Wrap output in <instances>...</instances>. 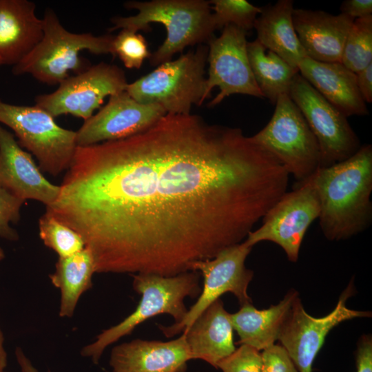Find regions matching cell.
<instances>
[{"mask_svg": "<svg viewBox=\"0 0 372 372\" xmlns=\"http://www.w3.org/2000/svg\"><path fill=\"white\" fill-rule=\"evenodd\" d=\"M357 86L365 103L372 102V63L355 74Z\"/></svg>", "mask_w": 372, "mask_h": 372, "instance_id": "e575fe53", "label": "cell"}, {"mask_svg": "<svg viewBox=\"0 0 372 372\" xmlns=\"http://www.w3.org/2000/svg\"><path fill=\"white\" fill-rule=\"evenodd\" d=\"M14 354L21 372H39L21 347L15 349Z\"/></svg>", "mask_w": 372, "mask_h": 372, "instance_id": "d590c367", "label": "cell"}, {"mask_svg": "<svg viewBox=\"0 0 372 372\" xmlns=\"http://www.w3.org/2000/svg\"><path fill=\"white\" fill-rule=\"evenodd\" d=\"M0 123L14 131L18 143L37 158L40 169L56 176L68 169L77 147L76 132L59 126L48 112L0 101Z\"/></svg>", "mask_w": 372, "mask_h": 372, "instance_id": "ba28073f", "label": "cell"}, {"mask_svg": "<svg viewBox=\"0 0 372 372\" xmlns=\"http://www.w3.org/2000/svg\"><path fill=\"white\" fill-rule=\"evenodd\" d=\"M251 249L243 241L223 249L213 258L193 265L192 271H200L203 277V289L196 302L188 309L183 320L170 326H158L167 338L183 332L204 310L225 293H233L240 305L251 303L247 289L254 277V271L245 265Z\"/></svg>", "mask_w": 372, "mask_h": 372, "instance_id": "7c38bea8", "label": "cell"}, {"mask_svg": "<svg viewBox=\"0 0 372 372\" xmlns=\"http://www.w3.org/2000/svg\"><path fill=\"white\" fill-rule=\"evenodd\" d=\"M167 114L156 104L135 101L126 91L112 95L98 113L76 132L77 146L127 138L140 133Z\"/></svg>", "mask_w": 372, "mask_h": 372, "instance_id": "9a60e30c", "label": "cell"}, {"mask_svg": "<svg viewBox=\"0 0 372 372\" xmlns=\"http://www.w3.org/2000/svg\"><path fill=\"white\" fill-rule=\"evenodd\" d=\"M199 280L197 271L170 277L134 274L133 288L141 295L136 309L118 324L97 335L93 342L81 349V355L98 364L107 347L130 335L138 324L155 316L168 314L174 318L175 323L180 322L188 311L185 298H194L201 293Z\"/></svg>", "mask_w": 372, "mask_h": 372, "instance_id": "277c9868", "label": "cell"}, {"mask_svg": "<svg viewBox=\"0 0 372 372\" xmlns=\"http://www.w3.org/2000/svg\"><path fill=\"white\" fill-rule=\"evenodd\" d=\"M293 10L292 0H279L273 5L262 8L254 28L256 39L265 48L298 68L299 63L307 56L294 28Z\"/></svg>", "mask_w": 372, "mask_h": 372, "instance_id": "7402d4cb", "label": "cell"}, {"mask_svg": "<svg viewBox=\"0 0 372 372\" xmlns=\"http://www.w3.org/2000/svg\"><path fill=\"white\" fill-rule=\"evenodd\" d=\"M320 203L321 230L329 240L349 239L372 221V146L361 145L351 157L311 176Z\"/></svg>", "mask_w": 372, "mask_h": 372, "instance_id": "7a4b0ae2", "label": "cell"}, {"mask_svg": "<svg viewBox=\"0 0 372 372\" xmlns=\"http://www.w3.org/2000/svg\"><path fill=\"white\" fill-rule=\"evenodd\" d=\"M293 22L307 56L322 62H340L344 45L354 19L322 10H293Z\"/></svg>", "mask_w": 372, "mask_h": 372, "instance_id": "ac0fdd59", "label": "cell"}, {"mask_svg": "<svg viewBox=\"0 0 372 372\" xmlns=\"http://www.w3.org/2000/svg\"><path fill=\"white\" fill-rule=\"evenodd\" d=\"M262 372H299L284 348L273 344L261 353Z\"/></svg>", "mask_w": 372, "mask_h": 372, "instance_id": "1f68e13d", "label": "cell"}, {"mask_svg": "<svg viewBox=\"0 0 372 372\" xmlns=\"http://www.w3.org/2000/svg\"><path fill=\"white\" fill-rule=\"evenodd\" d=\"M247 55L256 83L263 96L275 105L280 96L289 94L295 75L299 72L276 53L266 52L256 39L247 42Z\"/></svg>", "mask_w": 372, "mask_h": 372, "instance_id": "d4e9b609", "label": "cell"}, {"mask_svg": "<svg viewBox=\"0 0 372 372\" xmlns=\"http://www.w3.org/2000/svg\"><path fill=\"white\" fill-rule=\"evenodd\" d=\"M25 200L0 185V237L10 241L19 240V234L10 226L20 220V210Z\"/></svg>", "mask_w": 372, "mask_h": 372, "instance_id": "4dcf8cb0", "label": "cell"}, {"mask_svg": "<svg viewBox=\"0 0 372 372\" xmlns=\"http://www.w3.org/2000/svg\"><path fill=\"white\" fill-rule=\"evenodd\" d=\"M5 258V253H4V251L3 249L0 247V262L3 260Z\"/></svg>", "mask_w": 372, "mask_h": 372, "instance_id": "74e56055", "label": "cell"}, {"mask_svg": "<svg viewBox=\"0 0 372 372\" xmlns=\"http://www.w3.org/2000/svg\"><path fill=\"white\" fill-rule=\"evenodd\" d=\"M298 295L297 291L291 289L277 304L265 309H258L252 303L241 305L237 312L231 313L234 330L240 338L237 344L258 351L275 344L291 305Z\"/></svg>", "mask_w": 372, "mask_h": 372, "instance_id": "603a6c76", "label": "cell"}, {"mask_svg": "<svg viewBox=\"0 0 372 372\" xmlns=\"http://www.w3.org/2000/svg\"><path fill=\"white\" fill-rule=\"evenodd\" d=\"M28 0H0V65L19 63L43 37V20Z\"/></svg>", "mask_w": 372, "mask_h": 372, "instance_id": "ffe728a7", "label": "cell"}, {"mask_svg": "<svg viewBox=\"0 0 372 372\" xmlns=\"http://www.w3.org/2000/svg\"><path fill=\"white\" fill-rule=\"evenodd\" d=\"M207 54L208 47L199 45L128 83L125 91L135 101L158 105L167 113L189 114L193 105H200L205 100Z\"/></svg>", "mask_w": 372, "mask_h": 372, "instance_id": "8992f818", "label": "cell"}, {"mask_svg": "<svg viewBox=\"0 0 372 372\" xmlns=\"http://www.w3.org/2000/svg\"><path fill=\"white\" fill-rule=\"evenodd\" d=\"M96 273L92 254L87 248L65 258H59L55 270L49 275L51 283L60 290L59 316L72 318L82 295L93 286Z\"/></svg>", "mask_w": 372, "mask_h": 372, "instance_id": "cb8c5ba5", "label": "cell"}, {"mask_svg": "<svg viewBox=\"0 0 372 372\" xmlns=\"http://www.w3.org/2000/svg\"><path fill=\"white\" fill-rule=\"evenodd\" d=\"M190 360L183 333L167 342L135 339L118 344L111 351L109 364L112 372H181Z\"/></svg>", "mask_w": 372, "mask_h": 372, "instance_id": "e0dca14e", "label": "cell"}, {"mask_svg": "<svg viewBox=\"0 0 372 372\" xmlns=\"http://www.w3.org/2000/svg\"><path fill=\"white\" fill-rule=\"evenodd\" d=\"M289 95L317 139L320 167H327L353 156L361 147L347 117L326 100L300 74L293 77Z\"/></svg>", "mask_w": 372, "mask_h": 372, "instance_id": "30bf717a", "label": "cell"}, {"mask_svg": "<svg viewBox=\"0 0 372 372\" xmlns=\"http://www.w3.org/2000/svg\"><path fill=\"white\" fill-rule=\"evenodd\" d=\"M289 176L241 129L167 113L133 136L77 146L45 212L81 236L96 273L170 277L243 242Z\"/></svg>", "mask_w": 372, "mask_h": 372, "instance_id": "6da1fadb", "label": "cell"}, {"mask_svg": "<svg viewBox=\"0 0 372 372\" xmlns=\"http://www.w3.org/2000/svg\"><path fill=\"white\" fill-rule=\"evenodd\" d=\"M353 281L341 293L332 311L320 318L313 317L304 309L297 296L280 328L278 340L299 372H311L312 364L328 333L342 322L357 318H369L371 312L347 307L355 293Z\"/></svg>", "mask_w": 372, "mask_h": 372, "instance_id": "9c48e42d", "label": "cell"}, {"mask_svg": "<svg viewBox=\"0 0 372 372\" xmlns=\"http://www.w3.org/2000/svg\"><path fill=\"white\" fill-rule=\"evenodd\" d=\"M192 359H200L217 369L218 363L236 350L231 313L218 298L186 328Z\"/></svg>", "mask_w": 372, "mask_h": 372, "instance_id": "44dd1931", "label": "cell"}, {"mask_svg": "<svg viewBox=\"0 0 372 372\" xmlns=\"http://www.w3.org/2000/svg\"><path fill=\"white\" fill-rule=\"evenodd\" d=\"M39 237L59 258L72 256L85 248L81 236L70 227L45 212L39 220Z\"/></svg>", "mask_w": 372, "mask_h": 372, "instance_id": "4316f807", "label": "cell"}, {"mask_svg": "<svg viewBox=\"0 0 372 372\" xmlns=\"http://www.w3.org/2000/svg\"><path fill=\"white\" fill-rule=\"evenodd\" d=\"M43 37L35 48L19 63L14 65V75L30 74L38 81L59 84L73 72L79 74L84 63L81 51L87 50L96 54H111L114 36H95L91 33L76 34L68 31L53 10H45L43 18Z\"/></svg>", "mask_w": 372, "mask_h": 372, "instance_id": "5b68a950", "label": "cell"}, {"mask_svg": "<svg viewBox=\"0 0 372 372\" xmlns=\"http://www.w3.org/2000/svg\"><path fill=\"white\" fill-rule=\"evenodd\" d=\"M267 125L250 139L276 158L296 180H309L320 167L316 138L299 108L287 94L279 96Z\"/></svg>", "mask_w": 372, "mask_h": 372, "instance_id": "52a82bcc", "label": "cell"}, {"mask_svg": "<svg viewBox=\"0 0 372 372\" xmlns=\"http://www.w3.org/2000/svg\"><path fill=\"white\" fill-rule=\"evenodd\" d=\"M127 84L123 70L101 62L70 76L52 93L36 96L35 105L54 118L72 114L86 121L106 96L125 91Z\"/></svg>", "mask_w": 372, "mask_h": 372, "instance_id": "4fadbf2b", "label": "cell"}, {"mask_svg": "<svg viewBox=\"0 0 372 372\" xmlns=\"http://www.w3.org/2000/svg\"><path fill=\"white\" fill-rule=\"evenodd\" d=\"M356 372H372V338L362 335L357 344L355 351Z\"/></svg>", "mask_w": 372, "mask_h": 372, "instance_id": "d6a6232c", "label": "cell"}, {"mask_svg": "<svg viewBox=\"0 0 372 372\" xmlns=\"http://www.w3.org/2000/svg\"><path fill=\"white\" fill-rule=\"evenodd\" d=\"M217 29L234 25L245 31L254 28L257 15L262 8L256 7L245 0L209 1Z\"/></svg>", "mask_w": 372, "mask_h": 372, "instance_id": "83f0119b", "label": "cell"}, {"mask_svg": "<svg viewBox=\"0 0 372 372\" xmlns=\"http://www.w3.org/2000/svg\"><path fill=\"white\" fill-rule=\"evenodd\" d=\"M341 63L355 74L372 63V15L354 19L344 45Z\"/></svg>", "mask_w": 372, "mask_h": 372, "instance_id": "484cf974", "label": "cell"}, {"mask_svg": "<svg viewBox=\"0 0 372 372\" xmlns=\"http://www.w3.org/2000/svg\"><path fill=\"white\" fill-rule=\"evenodd\" d=\"M113 56H118L125 68L139 69L151 53L145 39L139 33L127 29L114 37Z\"/></svg>", "mask_w": 372, "mask_h": 372, "instance_id": "f1b7e54d", "label": "cell"}, {"mask_svg": "<svg viewBox=\"0 0 372 372\" xmlns=\"http://www.w3.org/2000/svg\"><path fill=\"white\" fill-rule=\"evenodd\" d=\"M246 33L234 25H227L219 37H214L208 43L209 70L205 99L210 96L214 87L220 90L208 107L215 106L234 94L264 97L249 64Z\"/></svg>", "mask_w": 372, "mask_h": 372, "instance_id": "5bb4252c", "label": "cell"}, {"mask_svg": "<svg viewBox=\"0 0 372 372\" xmlns=\"http://www.w3.org/2000/svg\"><path fill=\"white\" fill-rule=\"evenodd\" d=\"M181 372H186V371H181Z\"/></svg>", "mask_w": 372, "mask_h": 372, "instance_id": "f35d334b", "label": "cell"}, {"mask_svg": "<svg viewBox=\"0 0 372 372\" xmlns=\"http://www.w3.org/2000/svg\"><path fill=\"white\" fill-rule=\"evenodd\" d=\"M340 13L353 19L372 15L371 0H346L340 7Z\"/></svg>", "mask_w": 372, "mask_h": 372, "instance_id": "836d02e7", "label": "cell"}, {"mask_svg": "<svg viewBox=\"0 0 372 372\" xmlns=\"http://www.w3.org/2000/svg\"><path fill=\"white\" fill-rule=\"evenodd\" d=\"M320 203L311 177L286 192L262 218V225L248 234L245 242L253 247L262 241L279 245L288 260L296 262L304 235L320 215Z\"/></svg>", "mask_w": 372, "mask_h": 372, "instance_id": "8fae6325", "label": "cell"}, {"mask_svg": "<svg viewBox=\"0 0 372 372\" xmlns=\"http://www.w3.org/2000/svg\"><path fill=\"white\" fill-rule=\"evenodd\" d=\"M262 366L260 351L246 344H240L217 364L223 372H262Z\"/></svg>", "mask_w": 372, "mask_h": 372, "instance_id": "f546056e", "label": "cell"}, {"mask_svg": "<svg viewBox=\"0 0 372 372\" xmlns=\"http://www.w3.org/2000/svg\"><path fill=\"white\" fill-rule=\"evenodd\" d=\"M0 185L17 197L51 205L59 185L49 182L14 136L0 125Z\"/></svg>", "mask_w": 372, "mask_h": 372, "instance_id": "2e32d148", "label": "cell"}, {"mask_svg": "<svg viewBox=\"0 0 372 372\" xmlns=\"http://www.w3.org/2000/svg\"><path fill=\"white\" fill-rule=\"evenodd\" d=\"M8 365V354L5 348V337L0 327V372H6Z\"/></svg>", "mask_w": 372, "mask_h": 372, "instance_id": "8d00e7d4", "label": "cell"}, {"mask_svg": "<svg viewBox=\"0 0 372 372\" xmlns=\"http://www.w3.org/2000/svg\"><path fill=\"white\" fill-rule=\"evenodd\" d=\"M300 74L347 117L369 114L357 86L356 75L340 62H322L307 56L298 65Z\"/></svg>", "mask_w": 372, "mask_h": 372, "instance_id": "d6986e66", "label": "cell"}, {"mask_svg": "<svg viewBox=\"0 0 372 372\" xmlns=\"http://www.w3.org/2000/svg\"><path fill=\"white\" fill-rule=\"evenodd\" d=\"M124 6L127 9L138 10L137 14L112 19L113 26L110 31L119 28L136 32L147 31L150 30L151 23H161L165 27V40L149 57L152 65L171 61L175 54L187 46L209 43L218 30L208 1H130Z\"/></svg>", "mask_w": 372, "mask_h": 372, "instance_id": "3957f363", "label": "cell"}]
</instances>
